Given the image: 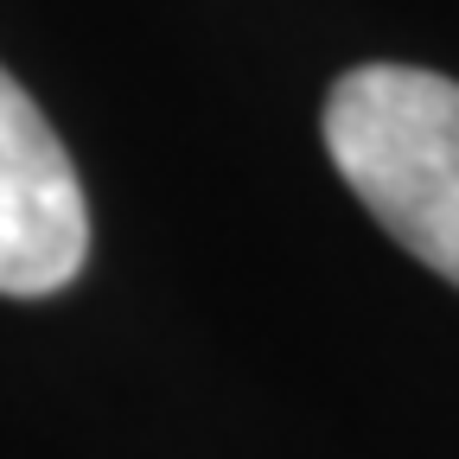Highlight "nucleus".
I'll return each instance as SVG.
<instances>
[{
    "label": "nucleus",
    "instance_id": "2",
    "mask_svg": "<svg viewBox=\"0 0 459 459\" xmlns=\"http://www.w3.org/2000/svg\"><path fill=\"white\" fill-rule=\"evenodd\" d=\"M83 179L39 102L0 71V294L39 300L83 274Z\"/></svg>",
    "mask_w": 459,
    "mask_h": 459
},
{
    "label": "nucleus",
    "instance_id": "1",
    "mask_svg": "<svg viewBox=\"0 0 459 459\" xmlns=\"http://www.w3.org/2000/svg\"><path fill=\"white\" fill-rule=\"evenodd\" d=\"M319 128L358 204L459 287V83L415 65H358L332 83Z\"/></svg>",
    "mask_w": 459,
    "mask_h": 459
}]
</instances>
